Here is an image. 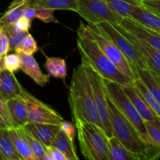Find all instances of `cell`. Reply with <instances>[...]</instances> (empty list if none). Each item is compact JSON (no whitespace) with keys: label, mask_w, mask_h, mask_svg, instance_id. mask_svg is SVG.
<instances>
[{"label":"cell","mask_w":160,"mask_h":160,"mask_svg":"<svg viewBox=\"0 0 160 160\" xmlns=\"http://www.w3.org/2000/svg\"><path fill=\"white\" fill-rule=\"evenodd\" d=\"M123 88L126 95H128V97L134 106V107L136 108L138 113L142 117L144 121L159 122L160 123L159 119L156 117V115L153 112L149 105L148 104V102L142 97L140 92L136 89V88L133 84L123 86Z\"/></svg>","instance_id":"obj_13"},{"label":"cell","mask_w":160,"mask_h":160,"mask_svg":"<svg viewBox=\"0 0 160 160\" xmlns=\"http://www.w3.org/2000/svg\"><path fill=\"white\" fill-rule=\"evenodd\" d=\"M45 147L51 146L53 140L60 131V127L52 123H28L23 127Z\"/></svg>","instance_id":"obj_14"},{"label":"cell","mask_w":160,"mask_h":160,"mask_svg":"<svg viewBox=\"0 0 160 160\" xmlns=\"http://www.w3.org/2000/svg\"><path fill=\"white\" fill-rule=\"evenodd\" d=\"M68 101L72 117L94 124L104 132L97 114L90 81L82 63L73 71Z\"/></svg>","instance_id":"obj_3"},{"label":"cell","mask_w":160,"mask_h":160,"mask_svg":"<svg viewBox=\"0 0 160 160\" xmlns=\"http://www.w3.org/2000/svg\"><path fill=\"white\" fill-rule=\"evenodd\" d=\"M81 63L84 65L85 71L88 77L93 94L94 102L96 107L97 114L102 123L106 137H112V128L109 119V106L107 102V95L104 86V79L84 60L81 59Z\"/></svg>","instance_id":"obj_7"},{"label":"cell","mask_w":160,"mask_h":160,"mask_svg":"<svg viewBox=\"0 0 160 160\" xmlns=\"http://www.w3.org/2000/svg\"><path fill=\"white\" fill-rule=\"evenodd\" d=\"M59 127H60L61 131L65 133L70 140L74 142V138L76 135V128L71 123L65 121V120L61 122Z\"/></svg>","instance_id":"obj_37"},{"label":"cell","mask_w":160,"mask_h":160,"mask_svg":"<svg viewBox=\"0 0 160 160\" xmlns=\"http://www.w3.org/2000/svg\"><path fill=\"white\" fill-rule=\"evenodd\" d=\"M8 134L13 143L16 149L23 160H35L31 148L24 138L21 135L17 128H8Z\"/></svg>","instance_id":"obj_23"},{"label":"cell","mask_w":160,"mask_h":160,"mask_svg":"<svg viewBox=\"0 0 160 160\" xmlns=\"http://www.w3.org/2000/svg\"><path fill=\"white\" fill-rule=\"evenodd\" d=\"M130 18L160 34V17L144 7L142 4L134 7Z\"/></svg>","instance_id":"obj_18"},{"label":"cell","mask_w":160,"mask_h":160,"mask_svg":"<svg viewBox=\"0 0 160 160\" xmlns=\"http://www.w3.org/2000/svg\"><path fill=\"white\" fill-rule=\"evenodd\" d=\"M21 96L25 99L28 106V123H52L59 125L63 121V118L55 109L40 101L23 90Z\"/></svg>","instance_id":"obj_9"},{"label":"cell","mask_w":160,"mask_h":160,"mask_svg":"<svg viewBox=\"0 0 160 160\" xmlns=\"http://www.w3.org/2000/svg\"><path fill=\"white\" fill-rule=\"evenodd\" d=\"M46 148L47 152L51 156V157L52 158L53 160H68L67 158L61 152H59V150L56 149L54 147L48 146L46 147Z\"/></svg>","instance_id":"obj_40"},{"label":"cell","mask_w":160,"mask_h":160,"mask_svg":"<svg viewBox=\"0 0 160 160\" xmlns=\"http://www.w3.org/2000/svg\"><path fill=\"white\" fill-rule=\"evenodd\" d=\"M0 151L6 160H23L11 141L7 129H0Z\"/></svg>","instance_id":"obj_25"},{"label":"cell","mask_w":160,"mask_h":160,"mask_svg":"<svg viewBox=\"0 0 160 160\" xmlns=\"http://www.w3.org/2000/svg\"><path fill=\"white\" fill-rule=\"evenodd\" d=\"M88 25L98 31L99 34L106 37V38L110 40L120 50V52L129 61L136 75H137L136 69H148L146 62L139 54L138 52L134 48V47L124 36L122 35L119 31H117V29L113 26L106 22H101L96 25L90 24V23Z\"/></svg>","instance_id":"obj_6"},{"label":"cell","mask_w":160,"mask_h":160,"mask_svg":"<svg viewBox=\"0 0 160 160\" xmlns=\"http://www.w3.org/2000/svg\"><path fill=\"white\" fill-rule=\"evenodd\" d=\"M138 79L145 84L155 99L160 105V78L148 69H136Z\"/></svg>","instance_id":"obj_20"},{"label":"cell","mask_w":160,"mask_h":160,"mask_svg":"<svg viewBox=\"0 0 160 160\" xmlns=\"http://www.w3.org/2000/svg\"><path fill=\"white\" fill-rule=\"evenodd\" d=\"M30 7L42 8L52 10H71L77 12L78 0H29Z\"/></svg>","instance_id":"obj_19"},{"label":"cell","mask_w":160,"mask_h":160,"mask_svg":"<svg viewBox=\"0 0 160 160\" xmlns=\"http://www.w3.org/2000/svg\"><path fill=\"white\" fill-rule=\"evenodd\" d=\"M107 102L112 136L117 138L127 149L138 156L141 159L159 160L160 159L159 145L145 142L137 129L121 113L108 96Z\"/></svg>","instance_id":"obj_1"},{"label":"cell","mask_w":160,"mask_h":160,"mask_svg":"<svg viewBox=\"0 0 160 160\" xmlns=\"http://www.w3.org/2000/svg\"><path fill=\"white\" fill-rule=\"evenodd\" d=\"M7 105L13 128L23 127L28 123V106L26 101L21 95L8 100Z\"/></svg>","instance_id":"obj_17"},{"label":"cell","mask_w":160,"mask_h":160,"mask_svg":"<svg viewBox=\"0 0 160 160\" xmlns=\"http://www.w3.org/2000/svg\"><path fill=\"white\" fill-rule=\"evenodd\" d=\"M113 27L122 35L124 36L138 52L139 54L146 62L148 69L156 73L160 78V51L152 46L148 42L133 35L124 28H122L120 24L115 25Z\"/></svg>","instance_id":"obj_11"},{"label":"cell","mask_w":160,"mask_h":160,"mask_svg":"<svg viewBox=\"0 0 160 160\" xmlns=\"http://www.w3.org/2000/svg\"><path fill=\"white\" fill-rule=\"evenodd\" d=\"M77 12L90 24L106 22L115 26L124 19L114 12L105 0H78Z\"/></svg>","instance_id":"obj_8"},{"label":"cell","mask_w":160,"mask_h":160,"mask_svg":"<svg viewBox=\"0 0 160 160\" xmlns=\"http://www.w3.org/2000/svg\"><path fill=\"white\" fill-rule=\"evenodd\" d=\"M140 2H152V1H159V0H138Z\"/></svg>","instance_id":"obj_47"},{"label":"cell","mask_w":160,"mask_h":160,"mask_svg":"<svg viewBox=\"0 0 160 160\" xmlns=\"http://www.w3.org/2000/svg\"><path fill=\"white\" fill-rule=\"evenodd\" d=\"M109 160H142L127 149L114 136L108 138Z\"/></svg>","instance_id":"obj_24"},{"label":"cell","mask_w":160,"mask_h":160,"mask_svg":"<svg viewBox=\"0 0 160 160\" xmlns=\"http://www.w3.org/2000/svg\"><path fill=\"white\" fill-rule=\"evenodd\" d=\"M30 7L29 0H14L10 3L7 10L0 17V23L2 26L12 23L23 17L26 8Z\"/></svg>","instance_id":"obj_21"},{"label":"cell","mask_w":160,"mask_h":160,"mask_svg":"<svg viewBox=\"0 0 160 160\" xmlns=\"http://www.w3.org/2000/svg\"><path fill=\"white\" fill-rule=\"evenodd\" d=\"M3 31L6 34L9 42V51H14L20 41L28 34V31H13L3 27Z\"/></svg>","instance_id":"obj_32"},{"label":"cell","mask_w":160,"mask_h":160,"mask_svg":"<svg viewBox=\"0 0 160 160\" xmlns=\"http://www.w3.org/2000/svg\"><path fill=\"white\" fill-rule=\"evenodd\" d=\"M2 31H3V26H2V23H0V36H1V34H2Z\"/></svg>","instance_id":"obj_45"},{"label":"cell","mask_w":160,"mask_h":160,"mask_svg":"<svg viewBox=\"0 0 160 160\" xmlns=\"http://www.w3.org/2000/svg\"><path fill=\"white\" fill-rule=\"evenodd\" d=\"M9 52V38L4 31L0 36V59H2Z\"/></svg>","instance_id":"obj_38"},{"label":"cell","mask_w":160,"mask_h":160,"mask_svg":"<svg viewBox=\"0 0 160 160\" xmlns=\"http://www.w3.org/2000/svg\"><path fill=\"white\" fill-rule=\"evenodd\" d=\"M104 86L106 93L109 99L115 104L121 113L137 129L143 140L147 143L155 144L148 135L145 121L124 92L123 86L118 83L107 80H104Z\"/></svg>","instance_id":"obj_5"},{"label":"cell","mask_w":160,"mask_h":160,"mask_svg":"<svg viewBox=\"0 0 160 160\" xmlns=\"http://www.w3.org/2000/svg\"><path fill=\"white\" fill-rule=\"evenodd\" d=\"M0 160H6V159L4 158V156H3V155L2 154L1 151H0Z\"/></svg>","instance_id":"obj_46"},{"label":"cell","mask_w":160,"mask_h":160,"mask_svg":"<svg viewBox=\"0 0 160 160\" xmlns=\"http://www.w3.org/2000/svg\"><path fill=\"white\" fill-rule=\"evenodd\" d=\"M2 61L5 70L14 73L20 69V58L18 53L13 52L6 54L2 58Z\"/></svg>","instance_id":"obj_31"},{"label":"cell","mask_w":160,"mask_h":160,"mask_svg":"<svg viewBox=\"0 0 160 160\" xmlns=\"http://www.w3.org/2000/svg\"><path fill=\"white\" fill-rule=\"evenodd\" d=\"M35 18L39 19L45 23H59L54 16V10L52 9L37 8L35 9Z\"/></svg>","instance_id":"obj_35"},{"label":"cell","mask_w":160,"mask_h":160,"mask_svg":"<svg viewBox=\"0 0 160 160\" xmlns=\"http://www.w3.org/2000/svg\"><path fill=\"white\" fill-rule=\"evenodd\" d=\"M132 84L136 88V89L140 92V94L142 95V97L145 98V101L148 102V104L149 105V106L152 108L153 112H155V114H156V117H158V119H159V120L160 121V105L159 104V102L155 99V98L152 96V95L150 93V92L148 91V89L147 88L146 86L145 85V84H144L140 79H136L134 80Z\"/></svg>","instance_id":"obj_29"},{"label":"cell","mask_w":160,"mask_h":160,"mask_svg":"<svg viewBox=\"0 0 160 160\" xmlns=\"http://www.w3.org/2000/svg\"><path fill=\"white\" fill-rule=\"evenodd\" d=\"M105 2L123 18H130L134 7L141 5L138 0H105Z\"/></svg>","instance_id":"obj_26"},{"label":"cell","mask_w":160,"mask_h":160,"mask_svg":"<svg viewBox=\"0 0 160 160\" xmlns=\"http://www.w3.org/2000/svg\"><path fill=\"white\" fill-rule=\"evenodd\" d=\"M0 116L6 122L8 128H13L12 118H11L10 112H9V107L7 105V101L2 96L1 94H0Z\"/></svg>","instance_id":"obj_36"},{"label":"cell","mask_w":160,"mask_h":160,"mask_svg":"<svg viewBox=\"0 0 160 160\" xmlns=\"http://www.w3.org/2000/svg\"><path fill=\"white\" fill-rule=\"evenodd\" d=\"M23 17L27 18L28 20H32L33 19L35 18V9L32 7L26 8V9L23 12Z\"/></svg>","instance_id":"obj_41"},{"label":"cell","mask_w":160,"mask_h":160,"mask_svg":"<svg viewBox=\"0 0 160 160\" xmlns=\"http://www.w3.org/2000/svg\"><path fill=\"white\" fill-rule=\"evenodd\" d=\"M19 55L20 58V70L30 77L38 85L41 87L45 86L49 81L50 75L43 73L33 55Z\"/></svg>","instance_id":"obj_15"},{"label":"cell","mask_w":160,"mask_h":160,"mask_svg":"<svg viewBox=\"0 0 160 160\" xmlns=\"http://www.w3.org/2000/svg\"><path fill=\"white\" fill-rule=\"evenodd\" d=\"M73 142V141L70 140L67 134L60 130L53 140L51 146L61 152L68 160H79Z\"/></svg>","instance_id":"obj_22"},{"label":"cell","mask_w":160,"mask_h":160,"mask_svg":"<svg viewBox=\"0 0 160 160\" xmlns=\"http://www.w3.org/2000/svg\"><path fill=\"white\" fill-rule=\"evenodd\" d=\"M141 4L148 10L160 17V0L152 2H141Z\"/></svg>","instance_id":"obj_39"},{"label":"cell","mask_w":160,"mask_h":160,"mask_svg":"<svg viewBox=\"0 0 160 160\" xmlns=\"http://www.w3.org/2000/svg\"><path fill=\"white\" fill-rule=\"evenodd\" d=\"M4 70L5 68H4V65H3L2 59H0V73H1Z\"/></svg>","instance_id":"obj_43"},{"label":"cell","mask_w":160,"mask_h":160,"mask_svg":"<svg viewBox=\"0 0 160 160\" xmlns=\"http://www.w3.org/2000/svg\"><path fill=\"white\" fill-rule=\"evenodd\" d=\"M8 127L7 125H6V122L4 121V120H3L2 118L1 117V116H0V129H8Z\"/></svg>","instance_id":"obj_42"},{"label":"cell","mask_w":160,"mask_h":160,"mask_svg":"<svg viewBox=\"0 0 160 160\" xmlns=\"http://www.w3.org/2000/svg\"><path fill=\"white\" fill-rule=\"evenodd\" d=\"M31 20H28V19L23 17H21L17 21L14 22V23L5 25L3 27L9 30H12L13 31L20 32V31H28L30 28H31Z\"/></svg>","instance_id":"obj_34"},{"label":"cell","mask_w":160,"mask_h":160,"mask_svg":"<svg viewBox=\"0 0 160 160\" xmlns=\"http://www.w3.org/2000/svg\"><path fill=\"white\" fill-rule=\"evenodd\" d=\"M45 70L48 74L65 81L67 75V64L64 59L59 57H47L45 63Z\"/></svg>","instance_id":"obj_27"},{"label":"cell","mask_w":160,"mask_h":160,"mask_svg":"<svg viewBox=\"0 0 160 160\" xmlns=\"http://www.w3.org/2000/svg\"><path fill=\"white\" fill-rule=\"evenodd\" d=\"M44 160H53V159H52V158L51 157V156L48 154V152H47L46 155H45V159H44Z\"/></svg>","instance_id":"obj_44"},{"label":"cell","mask_w":160,"mask_h":160,"mask_svg":"<svg viewBox=\"0 0 160 160\" xmlns=\"http://www.w3.org/2000/svg\"><path fill=\"white\" fill-rule=\"evenodd\" d=\"M17 130L21 134V135L24 138L28 145H30L31 151H32L34 158H35V160L45 159V156L47 153L46 147L42 142H39L38 139H36L32 134H30L23 127L17 128Z\"/></svg>","instance_id":"obj_28"},{"label":"cell","mask_w":160,"mask_h":160,"mask_svg":"<svg viewBox=\"0 0 160 160\" xmlns=\"http://www.w3.org/2000/svg\"><path fill=\"white\" fill-rule=\"evenodd\" d=\"M88 29L90 30L91 34H92V38H94V40L95 41V42L97 43V45H98V47L100 48V49L102 51V52L104 53L106 56V57L120 70L123 73H124L125 75H127L128 77H129L130 78L134 81V80L138 79L137 75L135 74V73L133 70L132 67H131V64H130L129 61L128 60L126 57L124 56V55L120 52V50L111 42L110 40H109L108 38H106V37L102 35L101 34L98 32V31H95V29L92 28L91 27H89L88 25H87Z\"/></svg>","instance_id":"obj_10"},{"label":"cell","mask_w":160,"mask_h":160,"mask_svg":"<svg viewBox=\"0 0 160 160\" xmlns=\"http://www.w3.org/2000/svg\"><path fill=\"white\" fill-rule=\"evenodd\" d=\"M38 50V46L30 33H28L16 47L14 52L18 54H26V55H33Z\"/></svg>","instance_id":"obj_30"},{"label":"cell","mask_w":160,"mask_h":160,"mask_svg":"<svg viewBox=\"0 0 160 160\" xmlns=\"http://www.w3.org/2000/svg\"><path fill=\"white\" fill-rule=\"evenodd\" d=\"M23 90L13 73L4 70L0 73V94L6 101L20 96Z\"/></svg>","instance_id":"obj_16"},{"label":"cell","mask_w":160,"mask_h":160,"mask_svg":"<svg viewBox=\"0 0 160 160\" xmlns=\"http://www.w3.org/2000/svg\"><path fill=\"white\" fill-rule=\"evenodd\" d=\"M120 25L133 35L148 42L160 51V34L157 32L142 26L131 18H124Z\"/></svg>","instance_id":"obj_12"},{"label":"cell","mask_w":160,"mask_h":160,"mask_svg":"<svg viewBox=\"0 0 160 160\" xmlns=\"http://www.w3.org/2000/svg\"><path fill=\"white\" fill-rule=\"evenodd\" d=\"M147 131L151 140L160 147V123L159 122H145Z\"/></svg>","instance_id":"obj_33"},{"label":"cell","mask_w":160,"mask_h":160,"mask_svg":"<svg viewBox=\"0 0 160 160\" xmlns=\"http://www.w3.org/2000/svg\"><path fill=\"white\" fill-rule=\"evenodd\" d=\"M78 48L81 59L87 62L104 80L122 86L132 84L133 80L122 73L102 52L91 34L87 25L81 22L78 30Z\"/></svg>","instance_id":"obj_2"},{"label":"cell","mask_w":160,"mask_h":160,"mask_svg":"<svg viewBox=\"0 0 160 160\" xmlns=\"http://www.w3.org/2000/svg\"><path fill=\"white\" fill-rule=\"evenodd\" d=\"M81 153L85 160H109V148L106 134L94 124L73 117Z\"/></svg>","instance_id":"obj_4"}]
</instances>
